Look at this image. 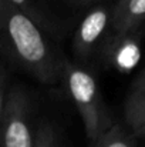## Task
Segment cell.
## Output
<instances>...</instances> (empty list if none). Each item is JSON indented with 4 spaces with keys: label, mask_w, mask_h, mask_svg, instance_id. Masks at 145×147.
<instances>
[{
    "label": "cell",
    "mask_w": 145,
    "mask_h": 147,
    "mask_svg": "<svg viewBox=\"0 0 145 147\" xmlns=\"http://www.w3.org/2000/svg\"><path fill=\"white\" fill-rule=\"evenodd\" d=\"M114 1L105 0L86 11L71 30V51L76 63L93 66L112 33Z\"/></svg>",
    "instance_id": "277c9868"
},
{
    "label": "cell",
    "mask_w": 145,
    "mask_h": 147,
    "mask_svg": "<svg viewBox=\"0 0 145 147\" xmlns=\"http://www.w3.org/2000/svg\"><path fill=\"white\" fill-rule=\"evenodd\" d=\"M34 147H63L60 130L53 119L41 114Z\"/></svg>",
    "instance_id": "8fae6325"
},
{
    "label": "cell",
    "mask_w": 145,
    "mask_h": 147,
    "mask_svg": "<svg viewBox=\"0 0 145 147\" xmlns=\"http://www.w3.org/2000/svg\"><path fill=\"white\" fill-rule=\"evenodd\" d=\"M112 1H114V9H115V7L122 6V4H124V3H127L128 0H112Z\"/></svg>",
    "instance_id": "4fadbf2b"
},
{
    "label": "cell",
    "mask_w": 145,
    "mask_h": 147,
    "mask_svg": "<svg viewBox=\"0 0 145 147\" xmlns=\"http://www.w3.org/2000/svg\"><path fill=\"white\" fill-rule=\"evenodd\" d=\"M60 84H63L67 97L76 107L91 147L102 133L115 124L102 97L93 67L67 59Z\"/></svg>",
    "instance_id": "7a4b0ae2"
},
{
    "label": "cell",
    "mask_w": 145,
    "mask_h": 147,
    "mask_svg": "<svg viewBox=\"0 0 145 147\" xmlns=\"http://www.w3.org/2000/svg\"><path fill=\"white\" fill-rule=\"evenodd\" d=\"M91 147H137V137L127 127L115 123L102 133Z\"/></svg>",
    "instance_id": "30bf717a"
},
{
    "label": "cell",
    "mask_w": 145,
    "mask_h": 147,
    "mask_svg": "<svg viewBox=\"0 0 145 147\" xmlns=\"http://www.w3.org/2000/svg\"><path fill=\"white\" fill-rule=\"evenodd\" d=\"M40 117L34 92L20 82H11L0 120V147H34Z\"/></svg>",
    "instance_id": "3957f363"
},
{
    "label": "cell",
    "mask_w": 145,
    "mask_h": 147,
    "mask_svg": "<svg viewBox=\"0 0 145 147\" xmlns=\"http://www.w3.org/2000/svg\"><path fill=\"white\" fill-rule=\"evenodd\" d=\"M102 1L105 0H44L50 13L68 33L86 11Z\"/></svg>",
    "instance_id": "ba28073f"
},
{
    "label": "cell",
    "mask_w": 145,
    "mask_h": 147,
    "mask_svg": "<svg viewBox=\"0 0 145 147\" xmlns=\"http://www.w3.org/2000/svg\"><path fill=\"white\" fill-rule=\"evenodd\" d=\"M3 1L30 16L34 22H37L46 32H48L55 39L61 40L63 37L67 36L68 30H65L57 22V19L50 13L44 0H3Z\"/></svg>",
    "instance_id": "52a82bcc"
},
{
    "label": "cell",
    "mask_w": 145,
    "mask_h": 147,
    "mask_svg": "<svg viewBox=\"0 0 145 147\" xmlns=\"http://www.w3.org/2000/svg\"><path fill=\"white\" fill-rule=\"evenodd\" d=\"M11 86V79H10V70L9 67L0 60V120L6 107V101L9 96V90Z\"/></svg>",
    "instance_id": "7c38bea8"
},
{
    "label": "cell",
    "mask_w": 145,
    "mask_h": 147,
    "mask_svg": "<svg viewBox=\"0 0 145 147\" xmlns=\"http://www.w3.org/2000/svg\"><path fill=\"white\" fill-rule=\"evenodd\" d=\"M125 127L138 139H145V67L137 76L124 103Z\"/></svg>",
    "instance_id": "8992f818"
},
{
    "label": "cell",
    "mask_w": 145,
    "mask_h": 147,
    "mask_svg": "<svg viewBox=\"0 0 145 147\" xmlns=\"http://www.w3.org/2000/svg\"><path fill=\"white\" fill-rule=\"evenodd\" d=\"M0 60L43 86L60 84L67 60L58 39L0 0Z\"/></svg>",
    "instance_id": "6da1fadb"
},
{
    "label": "cell",
    "mask_w": 145,
    "mask_h": 147,
    "mask_svg": "<svg viewBox=\"0 0 145 147\" xmlns=\"http://www.w3.org/2000/svg\"><path fill=\"white\" fill-rule=\"evenodd\" d=\"M145 23V0H128L112 9V33L125 34L140 32Z\"/></svg>",
    "instance_id": "9c48e42d"
},
{
    "label": "cell",
    "mask_w": 145,
    "mask_h": 147,
    "mask_svg": "<svg viewBox=\"0 0 145 147\" xmlns=\"http://www.w3.org/2000/svg\"><path fill=\"white\" fill-rule=\"evenodd\" d=\"M138 32L115 34L111 33L107 43L100 53L98 60H101L105 66L112 67L118 71L130 70L138 57V46L135 43V36Z\"/></svg>",
    "instance_id": "5b68a950"
}]
</instances>
